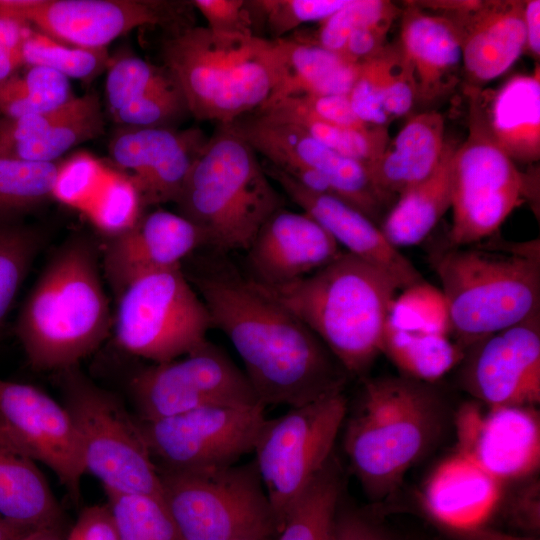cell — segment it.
<instances>
[{
    "label": "cell",
    "instance_id": "cell-1",
    "mask_svg": "<svg viewBox=\"0 0 540 540\" xmlns=\"http://www.w3.org/2000/svg\"><path fill=\"white\" fill-rule=\"evenodd\" d=\"M189 280L264 406L297 407L344 390L348 374L324 343L249 277L219 269Z\"/></svg>",
    "mask_w": 540,
    "mask_h": 540
},
{
    "label": "cell",
    "instance_id": "cell-2",
    "mask_svg": "<svg viewBox=\"0 0 540 540\" xmlns=\"http://www.w3.org/2000/svg\"><path fill=\"white\" fill-rule=\"evenodd\" d=\"M99 252L88 235L70 236L54 251L27 295L14 330L33 370L57 372L77 366L108 337L113 316Z\"/></svg>",
    "mask_w": 540,
    "mask_h": 540
},
{
    "label": "cell",
    "instance_id": "cell-3",
    "mask_svg": "<svg viewBox=\"0 0 540 540\" xmlns=\"http://www.w3.org/2000/svg\"><path fill=\"white\" fill-rule=\"evenodd\" d=\"M262 288L318 336L348 375L356 376L383 353L388 317L401 290L386 272L348 252L295 282Z\"/></svg>",
    "mask_w": 540,
    "mask_h": 540
},
{
    "label": "cell",
    "instance_id": "cell-4",
    "mask_svg": "<svg viewBox=\"0 0 540 540\" xmlns=\"http://www.w3.org/2000/svg\"><path fill=\"white\" fill-rule=\"evenodd\" d=\"M432 384L403 375L364 381L347 420L344 449L371 499L391 495L439 438L445 408Z\"/></svg>",
    "mask_w": 540,
    "mask_h": 540
},
{
    "label": "cell",
    "instance_id": "cell-5",
    "mask_svg": "<svg viewBox=\"0 0 540 540\" xmlns=\"http://www.w3.org/2000/svg\"><path fill=\"white\" fill-rule=\"evenodd\" d=\"M539 249L538 240L520 244L478 242L446 245L431 253L452 331L464 350L539 314Z\"/></svg>",
    "mask_w": 540,
    "mask_h": 540
},
{
    "label": "cell",
    "instance_id": "cell-6",
    "mask_svg": "<svg viewBox=\"0 0 540 540\" xmlns=\"http://www.w3.org/2000/svg\"><path fill=\"white\" fill-rule=\"evenodd\" d=\"M175 204L203 246L247 250L283 199L257 152L231 124H220L194 161Z\"/></svg>",
    "mask_w": 540,
    "mask_h": 540
},
{
    "label": "cell",
    "instance_id": "cell-7",
    "mask_svg": "<svg viewBox=\"0 0 540 540\" xmlns=\"http://www.w3.org/2000/svg\"><path fill=\"white\" fill-rule=\"evenodd\" d=\"M162 57L198 120L230 124L260 109L276 82L273 41L262 36L187 26L166 38Z\"/></svg>",
    "mask_w": 540,
    "mask_h": 540
},
{
    "label": "cell",
    "instance_id": "cell-8",
    "mask_svg": "<svg viewBox=\"0 0 540 540\" xmlns=\"http://www.w3.org/2000/svg\"><path fill=\"white\" fill-rule=\"evenodd\" d=\"M54 373L78 436L85 471L101 481L105 490L163 498L158 468L139 420L78 365Z\"/></svg>",
    "mask_w": 540,
    "mask_h": 540
},
{
    "label": "cell",
    "instance_id": "cell-9",
    "mask_svg": "<svg viewBox=\"0 0 540 540\" xmlns=\"http://www.w3.org/2000/svg\"><path fill=\"white\" fill-rule=\"evenodd\" d=\"M158 472L163 500L180 540H240L277 534L254 461Z\"/></svg>",
    "mask_w": 540,
    "mask_h": 540
},
{
    "label": "cell",
    "instance_id": "cell-10",
    "mask_svg": "<svg viewBox=\"0 0 540 540\" xmlns=\"http://www.w3.org/2000/svg\"><path fill=\"white\" fill-rule=\"evenodd\" d=\"M116 299L115 341L133 356L167 362L207 340L208 310L181 266L135 278Z\"/></svg>",
    "mask_w": 540,
    "mask_h": 540
},
{
    "label": "cell",
    "instance_id": "cell-11",
    "mask_svg": "<svg viewBox=\"0 0 540 540\" xmlns=\"http://www.w3.org/2000/svg\"><path fill=\"white\" fill-rule=\"evenodd\" d=\"M348 411L343 391L291 407L265 421L255 444V466L277 534L303 492L331 456Z\"/></svg>",
    "mask_w": 540,
    "mask_h": 540
},
{
    "label": "cell",
    "instance_id": "cell-12",
    "mask_svg": "<svg viewBox=\"0 0 540 540\" xmlns=\"http://www.w3.org/2000/svg\"><path fill=\"white\" fill-rule=\"evenodd\" d=\"M129 389L143 421L206 406L261 403L244 371L208 339L177 359L139 370Z\"/></svg>",
    "mask_w": 540,
    "mask_h": 540
},
{
    "label": "cell",
    "instance_id": "cell-13",
    "mask_svg": "<svg viewBox=\"0 0 540 540\" xmlns=\"http://www.w3.org/2000/svg\"><path fill=\"white\" fill-rule=\"evenodd\" d=\"M266 420L259 403L206 406L139 423L158 469L197 471L236 464L253 452Z\"/></svg>",
    "mask_w": 540,
    "mask_h": 540
},
{
    "label": "cell",
    "instance_id": "cell-14",
    "mask_svg": "<svg viewBox=\"0 0 540 540\" xmlns=\"http://www.w3.org/2000/svg\"><path fill=\"white\" fill-rule=\"evenodd\" d=\"M528 189L515 162L469 126L467 139L453 155L448 245H471L492 236L529 196Z\"/></svg>",
    "mask_w": 540,
    "mask_h": 540
},
{
    "label": "cell",
    "instance_id": "cell-15",
    "mask_svg": "<svg viewBox=\"0 0 540 540\" xmlns=\"http://www.w3.org/2000/svg\"><path fill=\"white\" fill-rule=\"evenodd\" d=\"M184 2L158 0H0V17L27 23L64 44L106 48L141 26L184 28Z\"/></svg>",
    "mask_w": 540,
    "mask_h": 540
},
{
    "label": "cell",
    "instance_id": "cell-16",
    "mask_svg": "<svg viewBox=\"0 0 540 540\" xmlns=\"http://www.w3.org/2000/svg\"><path fill=\"white\" fill-rule=\"evenodd\" d=\"M460 363L465 389L487 407H536L540 401L539 314L473 343Z\"/></svg>",
    "mask_w": 540,
    "mask_h": 540
},
{
    "label": "cell",
    "instance_id": "cell-17",
    "mask_svg": "<svg viewBox=\"0 0 540 540\" xmlns=\"http://www.w3.org/2000/svg\"><path fill=\"white\" fill-rule=\"evenodd\" d=\"M0 418L77 502L86 471L76 430L63 404L33 385L0 378Z\"/></svg>",
    "mask_w": 540,
    "mask_h": 540
},
{
    "label": "cell",
    "instance_id": "cell-18",
    "mask_svg": "<svg viewBox=\"0 0 540 540\" xmlns=\"http://www.w3.org/2000/svg\"><path fill=\"white\" fill-rule=\"evenodd\" d=\"M457 452L500 481L526 479L540 465V420L535 407L498 406L484 411L476 401L456 415Z\"/></svg>",
    "mask_w": 540,
    "mask_h": 540
},
{
    "label": "cell",
    "instance_id": "cell-19",
    "mask_svg": "<svg viewBox=\"0 0 540 540\" xmlns=\"http://www.w3.org/2000/svg\"><path fill=\"white\" fill-rule=\"evenodd\" d=\"M208 138L191 128L123 126L112 137L109 154L135 184L144 208L176 202L186 177Z\"/></svg>",
    "mask_w": 540,
    "mask_h": 540
},
{
    "label": "cell",
    "instance_id": "cell-20",
    "mask_svg": "<svg viewBox=\"0 0 540 540\" xmlns=\"http://www.w3.org/2000/svg\"><path fill=\"white\" fill-rule=\"evenodd\" d=\"M246 252L248 277L272 288L312 274L333 261L341 250L308 214L281 208L262 225Z\"/></svg>",
    "mask_w": 540,
    "mask_h": 540
},
{
    "label": "cell",
    "instance_id": "cell-21",
    "mask_svg": "<svg viewBox=\"0 0 540 540\" xmlns=\"http://www.w3.org/2000/svg\"><path fill=\"white\" fill-rule=\"evenodd\" d=\"M263 166L269 178L276 181L286 195L319 223L339 246L345 247L346 252L386 272L401 289L425 282L414 265L364 213L336 196L304 189L268 162Z\"/></svg>",
    "mask_w": 540,
    "mask_h": 540
},
{
    "label": "cell",
    "instance_id": "cell-22",
    "mask_svg": "<svg viewBox=\"0 0 540 540\" xmlns=\"http://www.w3.org/2000/svg\"><path fill=\"white\" fill-rule=\"evenodd\" d=\"M200 246L201 235L190 221L156 209L143 213L127 231L106 239L101 249L103 274L116 297L141 275L181 266Z\"/></svg>",
    "mask_w": 540,
    "mask_h": 540
},
{
    "label": "cell",
    "instance_id": "cell-23",
    "mask_svg": "<svg viewBox=\"0 0 540 540\" xmlns=\"http://www.w3.org/2000/svg\"><path fill=\"white\" fill-rule=\"evenodd\" d=\"M230 124L268 163L313 168L326 176L335 195L345 201L357 202L370 190V176L362 163L335 152L295 125L259 115Z\"/></svg>",
    "mask_w": 540,
    "mask_h": 540
},
{
    "label": "cell",
    "instance_id": "cell-24",
    "mask_svg": "<svg viewBox=\"0 0 540 540\" xmlns=\"http://www.w3.org/2000/svg\"><path fill=\"white\" fill-rule=\"evenodd\" d=\"M540 74H516L497 89L467 91L469 126L480 131L513 162L540 157Z\"/></svg>",
    "mask_w": 540,
    "mask_h": 540
},
{
    "label": "cell",
    "instance_id": "cell-25",
    "mask_svg": "<svg viewBox=\"0 0 540 540\" xmlns=\"http://www.w3.org/2000/svg\"><path fill=\"white\" fill-rule=\"evenodd\" d=\"M523 1H481L459 18L462 33V68L467 91L507 72L525 52Z\"/></svg>",
    "mask_w": 540,
    "mask_h": 540
},
{
    "label": "cell",
    "instance_id": "cell-26",
    "mask_svg": "<svg viewBox=\"0 0 540 540\" xmlns=\"http://www.w3.org/2000/svg\"><path fill=\"white\" fill-rule=\"evenodd\" d=\"M399 51L412 72L417 100L432 101L457 84L462 33L454 20L409 5L402 16Z\"/></svg>",
    "mask_w": 540,
    "mask_h": 540
},
{
    "label": "cell",
    "instance_id": "cell-27",
    "mask_svg": "<svg viewBox=\"0 0 540 540\" xmlns=\"http://www.w3.org/2000/svg\"><path fill=\"white\" fill-rule=\"evenodd\" d=\"M501 497V482L456 452L430 474L422 492L429 515L452 531L483 524Z\"/></svg>",
    "mask_w": 540,
    "mask_h": 540
},
{
    "label": "cell",
    "instance_id": "cell-28",
    "mask_svg": "<svg viewBox=\"0 0 540 540\" xmlns=\"http://www.w3.org/2000/svg\"><path fill=\"white\" fill-rule=\"evenodd\" d=\"M36 460L0 418V522L58 528L61 509Z\"/></svg>",
    "mask_w": 540,
    "mask_h": 540
},
{
    "label": "cell",
    "instance_id": "cell-29",
    "mask_svg": "<svg viewBox=\"0 0 540 540\" xmlns=\"http://www.w3.org/2000/svg\"><path fill=\"white\" fill-rule=\"evenodd\" d=\"M277 58L274 89L259 111L282 99L301 95H348L359 64L317 43L286 37L272 40Z\"/></svg>",
    "mask_w": 540,
    "mask_h": 540
},
{
    "label": "cell",
    "instance_id": "cell-30",
    "mask_svg": "<svg viewBox=\"0 0 540 540\" xmlns=\"http://www.w3.org/2000/svg\"><path fill=\"white\" fill-rule=\"evenodd\" d=\"M446 142L440 113L430 111L410 117L368 168L374 183L387 195L399 196L432 174Z\"/></svg>",
    "mask_w": 540,
    "mask_h": 540
},
{
    "label": "cell",
    "instance_id": "cell-31",
    "mask_svg": "<svg viewBox=\"0 0 540 540\" xmlns=\"http://www.w3.org/2000/svg\"><path fill=\"white\" fill-rule=\"evenodd\" d=\"M456 147L447 141L432 174L401 193L384 217L379 227L395 248L421 243L450 209Z\"/></svg>",
    "mask_w": 540,
    "mask_h": 540
},
{
    "label": "cell",
    "instance_id": "cell-32",
    "mask_svg": "<svg viewBox=\"0 0 540 540\" xmlns=\"http://www.w3.org/2000/svg\"><path fill=\"white\" fill-rule=\"evenodd\" d=\"M403 376L434 383L458 365L465 350L448 335L403 330L387 322L383 353Z\"/></svg>",
    "mask_w": 540,
    "mask_h": 540
},
{
    "label": "cell",
    "instance_id": "cell-33",
    "mask_svg": "<svg viewBox=\"0 0 540 540\" xmlns=\"http://www.w3.org/2000/svg\"><path fill=\"white\" fill-rule=\"evenodd\" d=\"M104 119L98 94L73 97L67 112L36 138L14 147L5 158L56 162L69 149L100 136Z\"/></svg>",
    "mask_w": 540,
    "mask_h": 540
},
{
    "label": "cell",
    "instance_id": "cell-34",
    "mask_svg": "<svg viewBox=\"0 0 540 540\" xmlns=\"http://www.w3.org/2000/svg\"><path fill=\"white\" fill-rule=\"evenodd\" d=\"M342 488L341 468L332 455L292 508L277 540H330Z\"/></svg>",
    "mask_w": 540,
    "mask_h": 540
},
{
    "label": "cell",
    "instance_id": "cell-35",
    "mask_svg": "<svg viewBox=\"0 0 540 540\" xmlns=\"http://www.w3.org/2000/svg\"><path fill=\"white\" fill-rule=\"evenodd\" d=\"M258 115L272 122L295 125L328 148L367 168L379 159L389 142L386 127H340L280 105L266 108Z\"/></svg>",
    "mask_w": 540,
    "mask_h": 540
},
{
    "label": "cell",
    "instance_id": "cell-36",
    "mask_svg": "<svg viewBox=\"0 0 540 540\" xmlns=\"http://www.w3.org/2000/svg\"><path fill=\"white\" fill-rule=\"evenodd\" d=\"M69 79L40 66H30L0 83V117L18 118L48 112L72 99Z\"/></svg>",
    "mask_w": 540,
    "mask_h": 540
},
{
    "label": "cell",
    "instance_id": "cell-37",
    "mask_svg": "<svg viewBox=\"0 0 540 540\" xmlns=\"http://www.w3.org/2000/svg\"><path fill=\"white\" fill-rule=\"evenodd\" d=\"M58 165L0 158V220H19L51 199Z\"/></svg>",
    "mask_w": 540,
    "mask_h": 540
},
{
    "label": "cell",
    "instance_id": "cell-38",
    "mask_svg": "<svg viewBox=\"0 0 540 540\" xmlns=\"http://www.w3.org/2000/svg\"><path fill=\"white\" fill-rule=\"evenodd\" d=\"M44 240L41 229L21 219L0 220V333Z\"/></svg>",
    "mask_w": 540,
    "mask_h": 540
},
{
    "label": "cell",
    "instance_id": "cell-39",
    "mask_svg": "<svg viewBox=\"0 0 540 540\" xmlns=\"http://www.w3.org/2000/svg\"><path fill=\"white\" fill-rule=\"evenodd\" d=\"M120 540H180L163 498L105 490Z\"/></svg>",
    "mask_w": 540,
    "mask_h": 540
},
{
    "label": "cell",
    "instance_id": "cell-40",
    "mask_svg": "<svg viewBox=\"0 0 540 540\" xmlns=\"http://www.w3.org/2000/svg\"><path fill=\"white\" fill-rule=\"evenodd\" d=\"M24 66L54 70L68 79L89 81L110 65L106 48H83L59 42L31 27L21 49Z\"/></svg>",
    "mask_w": 540,
    "mask_h": 540
},
{
    "label": "cell",
    "instance_id": "cell-41",
    "mask_svg": "<svg viewBox=\"0 0 540 540\" xmlns=\"http://www.w3.org/2000/svg\"><path fill=\"white\" fill-rule=\"evenodd\" d=\"M144 206L132 179L107 167L98 191L83 213L106 239L130 229L141 217Z\"/></svg>",
    "mask_w": 540,
    "mask_h": 540
},
{
    "label": "cell",
    "instance_id": "cell-42",
    "mask_svg": "<svg viewBox=\"0 0 540 540\" xmlns=\"http://www.w3.org/2000/svg\"><path fill=\"white\" fill-rule=\"evenodd\" d=\"M178 85L165 66L153 65L136 56L110 62L105 81L109 113L150 93Z\"/></svg>",
    "mask_w": 540,
    "mask_h": 540
},
{
    "label": "cell",
    "instance_id": "cell-43",
    "mask_svg": "<svg viewBox=\"0 0 540 540\" xmlns=\"http://www.w3.org/2000/svg\"><path fill=\"white\" fill-rule=\"evenodd\" d=\"M395 298L388 317L394 327L448 335L452 331L448 307L441 291L423 282L404 289Z\"/></svg>",
    "mask_w": 540,
    "mask_h": 540
},
{
    "label": "cell",
    "instance_id": "cell-44",
    "mask_svg": "<svg viewBox=\"0 0 540 540\" xmlns=\"http://www.w3.org/2000/svg\"><path fill=\"white\" fill-rule=\"evenodd\" d=\"M399 9L390 1L347 0L346 4L320 23L317 44L341 54L352 31L367 26H391Z\"/></svg>",
    "mask_w": 540,
    "mask_h": 540
},
{
    "label": "cell",
    "instance_id": "cell-45",
    "mask_svg": "<svg viewBox=\"0 0 540 540\" xmlns=\"http://www.w3.org/2000/svg\"><path fill=\"white\" fill-rule=\"evenodd\" d=\"M396 50L386 47L359 64L357 78L348 93L355 115L367 126L386 127L391 120L383 106L384 83Z\"/></svg>",
    "mask_w": 540,
    "mask_h": 540
},
{
    "label": "cell",
    "instance_id": "cell-46",
    "mask_svg": "<svg viewBox=\"0 0 540 540\" xmlns=\"http://www.w3.org/2000/svg\"><path fill=\"white\" fill-rule=\"evenodd\" d=\"M347 0H255L247 1L252 14L262 18L271 40L305 23H322L346 4Z\"/></svg>",
    "mask_w": 540,
    "mask_h": 540
},
{
    "label": "cell",
    "instance_id": "cell-47",
    "mask_svg": "<svg viewBox=\"0 0 540 540\" xmlns=\"http://www.w3.org/2000/svg\"><path fill=\"white\" fill-rule=\"evenodd\" d=\"M107 166L93 155L79 152L59 163L52 199L83 210L101 186Z\"/></svg>",
    "mask_w": 540,
    "mask_h": 540
},
{
    "label": "cell",
    "instance_id": "cell-48",
    "mask_svg": "<svg viewBox=\"0 0 540 540\" xmlns=\"http://www.w3.org/2000/svg\"><path fill=\"white\" fill-rule=\"evenodd\" d=\"M189 113L178 85L134 100L110 114L114 122L136 128H172L170 124Z\"/></svg>",
    "mask_w": 540,
    "mask_h": 540
},
{
    "label": "cell",
    "instance_id": "cell-49",
    "mask_svg": "<svg viewBox=\"0 0 540 540\" xmlns=\"http://www.w3.org/2000/svg\"><path fill=\"white\" fill-rule=\"evenodd\" d=\"M274 105H280L340 127H370L355 115L348 95H301L282 99L272 106Z\"/></svg>",
    "mask_w": 540,
    "mask_h": 540
},
{
    "label": "cell",
    "instance_id": "cell-50",
    "mask_svg": "<svg viewBox=\"0 0 540 540\" xmlns=\"http://www.w3.org/2000/svg\"><path fill=\"white\" fill-rule=\"evenodd\" d=\"M191 5L203 15L206 27L214 33L256 35L245 0H194Z\"/></svg>",
    "mask_w": 540,
    "mask_h": 540
},
{
    "label": "cell",
    "instance_id": "cell-51",
    "mask_svg": "<svg viewBox=\"0 0 540 540\" xmlns=\"http://www.w3.org/2000/svg\"><path fill=\"white\" fill-rule=\"evenodd\" d=\"M417 100L416 85L409 66L396 50L383 88V106L390 119L407 114Z\"/></svg>",
    "mask_w": 540,
    "mask_h": 540
},
{
    "label": "cell",
    "instance_id": "cell-52",
    "mask_svg": "<svg viewBox=\"0 0 540 540\" xmlns=\"http://www.w3.org/2000/svg\"><path fill=\"white\" fill-rule=\"evenodd\" d=\"M506 516L515 527L535 536L540 530V483L529 478L510 496Z\"/></svg>",
    "mask_w": 540,
    "mask_h": 540
},
{
    "label": "cell",
    "instance_id": "cell-53",
    "mask_svg": "<svg viewBox=\"0 0 540 540\" xmlns=\"http://www.w3.org/2000/svg\"><path fill=\"white\" fill-rule=\"evenodd\" d=\"M66 540H120L108 506L85 508Z\"/></svg>",
    "mask_w": 540,
    "mask_h": 540
},
{
    "label": "cell",
    "instance_id": "cell-54",
    "mask_svg": "<svg viewBox=\"0 0 540 540\" xmlns=\"http://www.w3.org/2000/svg\"><path fill=\"white\" fill-rule=\"evenodd\" d=\"M330 540H395L382 526L357 512L338 513Z\"/></svg>",
    "mask_w": 540,
    "mask_h": 540
},
{
    "label": "cell",
    "instance_id": "cell-55",
    "mask_svg": "<svg viewBox=\"0 0 540 540\" xmlns=\"http://www.w3.org/2000/svg\"><path fill=\"white\" fill-rule=\"evenodd\" d=\"M390 26H367L350 33L341 52L348 61L360 64L385 48V39Z\"/></svg>",
    "mask_w": 540,
    "mask_h": 540
},
{
    "label": "cell",
    "instance_id": "cell-56",
    "mask_svg": "<svg viewBox=\"0 0 540 540\" xmlns=\"http://www.w3.org/2000/svg\"><path fill=\"white\" fill-rule=\"evenodd\" d=\"M523 20L525 27V52L534 58L540 55V1H524Z\"/></svg>",
    "mask_w": 540,
    "mask_h": 540
},
{
    "label": "cell",
    "instance_id": "cell-57",
    "mask_svg": "<svg viewBox=\"0 0 540 540\" xmlns=\"http://www.w3.org/2000/svg\"><path fill=\"white\" fill-rule=\"evenodd\" d=\"M30 29L31 27L25 22L0 17V48L20 52L22 43Z\"/></svg>",
    "mask_w": 540,
    "mask_h": 540
},
{
    "label": "cell",
    "instance_id": "cell-58",
    "mask_svg": "<svg viewBox=\"0 0 540 540\" xmlns=\"http://www.w3.org/2000/svg\"><path fill=\"white\" fill-rule=\"evenodd\" d=\"M452 532L457 540H538L536 539V536L513 535L487 527L483 524Z\"/></svg>",
    "mask_w": 540,
    "mask_h": 540
},
{
    "label": "cell",
    "instance_id": "cell-59",
    "mask_svg": "<svg viewBox=\"0 0 540 540\" xmlns=\"http://www.w3.org/2000/svg\"><path fill=\"white\" fill-rule=\"evenodd\" d=\"M23 66L20 52L0 48V83L18 73Z\"/></svg>",
    "mask_w": 540,
    "mask_h": 540
},
{
    "label": "cell",
    "instance_id": "cell-60",
    "mask_svg": "<svg viewBox=\"0 0 540 540\" xmlns=\"http://www.w3.org/2000/svg\"><path fill=\"white\" fill-rule=\"evenodd\" d=\"M17 540H63L58 528H39L32 530Z\"/></svg>",
    "mask_w": 540,
    "mask_h": 540
},
{
    "label": "cell",
    "instance_id": "cell-61",
    "mask_svg": "<svg viewBox=\"0 0 540 540\" xmlns=\"http://www.w3.org/2000/svg\"><path fill=\"white\" fill-rule=\"evenodd\" d=\"M30 531L32 530L0 522V540H17Z\"/></svg>",
    "mask_w": 540,
    "mask_h": 540
},
{
    "label": "cell",
    "instance_id": "cell-62",
    "mask_svg": "<svg viewBox=\"0 0 540 540\" xmlns=\"http://www.w3.org/2000/svg\"><path fill=\"white\" fill-rule=\"evenodd\" d=\"M240 540H273L272 538H245Z\"/></svg>",
    "mask_w": 540,
    "mask_h": 540
}]
</instances>
